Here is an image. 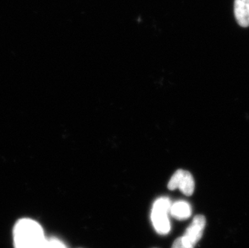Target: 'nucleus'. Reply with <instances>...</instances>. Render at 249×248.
<instances>
[{
  "label": "nucleus",
  "mask_w": 249,
  "mask_h": 248,
  "mask_svg": "<svg viewBox=\"0 0 249 248\" xmlns=\"http://www.w3.org/2000/svg\"><path fill=\"white\" fill-rule=\"evenodd\" d=\"M195 180L189 172L179 169L172 176L168 184L169 190L179 189L186 196H191L195 191Z\"/></svg>",
  "instance_id": "nucleus-3"
},
{
  "label": "nucleus",
  "mask_w": 249,
  "mask_h": 248,
  "mask_svg": "<svg viewBox=\"0 0 249 248\" xmlns=\"http://www.w3.org/2000/svg\"><path fill=\"white\" fill-rule=\"evenodd\" d=\"M46 248H67L63 242L56 238H50L47 239Z\"/></svg>",
  "instance_id": "nucleus-7"
},
{
  "label": "nucleus",
  "mask_w": 249,
  "mask_h": 248,
  "mask_svg": "<svg viewBox=\"0 0 249 248\" xmlns=\"http://www.w3.org/2000/svg\"><path fill=\"white\" fill-rule=\"evenodd\" d=\"M206 227V218L203 215H196L191 224L181 237L182 241L189 246L195 247L202 239Z\"/></svg>",
  "instance_id": "nucleus-4"
},
{
  "label": "nucleus",
  "mask_w": 249,
  "mask_h": 248,
  "mask_svg": "<svg viewBox=\"0 0 249 248\" xmlns=\"http://www.w3.org/2000/svg\"><path fill=\"white\" fill-rule=\"evenodd\" d=\"M171 201L168 197H160L153 204L151 220L153 227L158 234L165 235L171 230V224L168 214L170 211Z\"/></svg>",
  "instance_id": "nucleus-2"
},
{
  "label": "nucleus",
  "mask_w": 249,
  "mask_h": 248,
  "mask_svg": "<svg viewBox=\"0 0 249 248\" xmlns=\"http://www.w3.org/2000/svg\"><path fill=\"white\" fill-rule=\"evenodd\" d=\"M234 13L238 24L243 28L249 26V0H235Z\"/></svg>",
  "instance_id": "nucleus-5"
},
{
  "label": "nucleus",
  "mask_w": 249,
  "mask_h": 248,
  "mask_svg": "<svg viewBox=\"0 0 249 248\" xmlns=\"http://www.w3.org/2000/svg\"><path fill=\"white\" fill-rule=\"evenodd\" d=\"M172 248H194L193 247L189 246L187 244H185L183 241H182V239H181V237L180 238H178V239L174 241V244H173V246H172Z\"/></svg>",
  "instance_id": "nucleus-8"
},
{
  "label": "nucleus",
  "mask_w": 249,
  "mask_h": 248,
  "mask_svg": "<svg viewBox=\"0 0 249 248\" xmlns=\"http://www.w3.org/2000/svg\"><path fill=\"white\" fill-rule=\"evenodd\" d=\"M169 213L178 220H186L191 218L192 210L188 202L178 201L171 204Z\"/></svg>",
  "instance_id": "nucleus-6"
},
{
  "label": "nucleus",
  "mask_w": 249,
  "mask_h": 248,
  "mask_svg": "<svg viewBox=\"0 0 249 248\" xmlns=\"http://www.w3.org/2000/svg\"><path fill=\"white\" fill-rule=\"evenodd\" d=\"M15 248H46L42 227L36 221L24 218L17 222L13 230Z\"/></svg>",
  "instance_id": "nucleus-1"
}]
</instances>
